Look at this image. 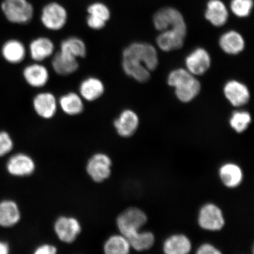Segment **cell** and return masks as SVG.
I'll list each match as a JSON object with an SVG mask.
<instances>
[{"label":"cell","instance_id":"23","mask_svg":"<svg viewBox=\"0 0 254 254\" xmlns=\"http://www.w3.org/2000/svg\"><path fill=\"white\" fill-rule=\"evenodd\" d=\"M191 249V242L184 234L173 235L163 244L164 252L167 254H187Z\"/></svg>","mask_w":254,"mask_h":254},{"label":"cell","instance_id":"13","mask_svg":"<svg viewBox=\"0 0 254 254\" xmlns=\"http://www.w3.org/2000/svg\"><path fill=\"white\" fill-rule=\"evenodd\" d=\"M117 134L122 137L128 138L135 134L139 126V118L134 111L123 110L113 123Z\"/></svg>","mask_w":254,"mask_h":254},{"label":"cell","instance_id":"28","mask_svg":"<svg viewBox=\"0 0 254 254\" xmlns=\"http://www.w3.org/2000/svg\"><path fill=\"white\" fill-rule=\"evenodd\" d=\"M129 241L123 234L110 237L104 245V252L107 254H127L131 250Z\"/></svg>","mask_w":254,"mask_h":254},{"label":"cell","instance_id":"20","mask_svg":"<svg viewBox=\"0 0 254 254\" xmlns=\"http://www.w3.org/2000/svg\"><path fill=\"white\" fill-rule=\"evenodd\" d=\"M59 107L69 116L80 115L84 110V100L75 92H68L59 98Z\"/></svg>","mask_w":254,"mask_h":254},{"label":"cell","instance_id":"15","mask_svg":"<svg viewBox=\"0 0 254 254\" xmlns=\"http://www.w3.org/2000/svg\"><path fill=\"white\" fill-rule=\"evenodd\" d=\"M106 91L104 82L96 77H88L81 82L78 93L87 102H94L103 97Z\"/></svg>","mask_w":254,"mask_h":254},{"label":"cell","instance_id":"14","mask_svg":"<svg viewBox=\"0 0 254 254\" xmlns=\"http://www.w3.org/2000/svg\"><path fill=\"white\" fill-rule=\"evenodd\" d=\"M56 53V46L53 40L47 37H39L31 41L29 54L34 62L42 63L52 57Z\"/></svg>","mask_w":254,"mask_h":254},{"label":"cell","instance_id":"26","mask_svg":"<svg viewBox=\"0 0 254 254\" xmlns=\"http://www.w3.org/2000/svg\"><path fill=\"white\" fill-rule=\"evenodd\" d=\"M186 37L173 30L162 32L157 38L159 48L164 52H171L182 49Z\"/></svg>","mask_w":254,"mask_h":254},{"label":"cell","instance_id":"18","mask_svg":"<svg viewBox=\"0 0 254 254\" xmlns=\"http://www.w3.org/2000/svg\"><path fill=\"white\" fill-rule=\"evenodd\" d=\"M224 92L227 99L234 107L245 106L250 100V93L246 85L236 80L228 82Z\"/></svg>","mask_w":254,"mask_h":254},{"label":"cell","instance_id":"24","mask_svg":"<svg viewBox=\"0 0 254 254\" xmlns=\"http://www.w3.org/2000/svg\"><path fill=\"white\" fill-rule=\"evenodd\" d=\"M220 47L225 53L230 55H236L242 52L245 48V41L240 33L230 31L224 33L221 37Z\"/></svg>","mask_w":254,"mask_h":254},{"label":"cell","instance_id":"6","mask_svg":"<svg viewBox=\"0 0 254 254\" xmlns=\"http://www.w3.org/2000/svg\"><path fill=\"white\" fill-rule=\"evenodd\" d=\"M40 20L48 30L58 31L65 26L68 20L66 9L58 2L46 4L41 11Z\"/></svg>","mask_w":254,"mask_h":254},{"label":"cell","instance_id":"33","mask_svg":"<svg viewBox=\"0 0 254 254\" xmlns=\"http://www.w3.org/2000/svg\"><path fill=\"white\" fill-rule=\"evenodd\" d=\"M14 148L11 136L6 131H0V157L5 156Z\"/></svg>","mask_w":254,"mask_h":254},{"label":"cell","instance_id":"35","mask_svg":"<svg viewBox=\"0 0 254 254\" xmlns=\"http://www.w3.org/2000/svg\"><path fill=\"white\" fill-rule=\"evenodd\" d=\"M221 253L220 251L217 248L208 243L202 244L196 250V254H219Z\"/></svg>","mask_w":254,"mask_h":254},{"label":"cell","instance_id":"21","mask_svg":"<svg viewBox=\"0 0 254 254\" xmlns=\"http://www.w3.org/2000/svg\"><path fill=\"white\" fill-rule=\"evenodd\" d=\"M205 17L214 26H223L228 21V9L221 0H209L206 5Z\"/></svg>","mask_w":254,"mask_h":254},{"label":"cell","instance_id":"17","mask_svg":"<svg viewBox=\"0 0 254 254\" xmlns=\"http://www.w3.org/2000/svg\"><path fill=\"white\" fill-rule=\"evenodd\" d=\"M186 64L189 71L192 75H201L210 67V56L205 50L198 48L187 56Z\"/></svg>","mask_w":254,"mask_h":254},{"label":"cell","instance_id":"22","mask_svg":"<svg viewBox=\"0 0 254 254\" xmlns=\"http://www.w3.org/2000/svg\"><path fill=\"white\" fill-rule=\"evenodd\" d=\"M2 55L6 61L17 64L23 62L27 56V49L24 44L18 40H9L2 48Z\"/></svg>","mask_w":254,"mask_h":254},{"label":"cell","instance_id":"19","mask_svg":"<svg viewBox=\"0 0 254 254\" xmlns=\"http://www.w3.org/2000/svg\"><path fill=\"white\" fill-rule=\"evenodd\" d=\"M21 219L20 208L13 200L0 201V227L11 228L17 225Z\"/></svg>","mask_w":254,"mask_h":254},{"label":"cell","instance_id":"9","mask_svg":"<svg viewBox=\"0 0 254 254\" xmlns=\"http://www.w3.org/2000/svg\"><path fill=\"white\" fill-rule=\"evenodd\" d=\"M33 107L34 112L40 118L52 119L59 108L58 99L52 92L41 91L34 97Z\"/></svg>","mask_w":254,"mask_h":254},{"label":"cell","instance_id":"30","mask_svg":"<svg viewBox=\"0 0 254 254\" xmlns=\"http://www.w3.org/2000/svg\"><path fill=\"white\" fill-rule=\"evenodd\" d=\"M252 116L247 111H236L230 120L231 128L238 133H242L249 128Z\"/></svg>","mask_w":254,"mask_h":254},{"label":"cell","instance_id":"29","mask_svg":"<svg viewBox=\"0 0 254 254\" xmlns=\"http://www.w3.org/2000/svg\"><path fill=\"white\" fill-rule=\"evenodd\" d=\"M130 246L136 252H144L151 249L155 243V236L150 231H139L128 238Z\"/></svg>","mask_w":254,"mask_h":254},{"label":"cell","instance_id":"5","mask_svg":"<svg viewBox=\"0 0 254 254\" xmlns=\"http://www.w3.org/2000/svg\"><path fill=\"white\" fill-rule=\"evenodd\" d=\"M147 221V216L144 211L138 208L131 207L119 215L117 225L120 234L128 238L136 232L140 231Z\"/></svg>","mask_w":254,"mask_h":254},{"label":"cell","instance_id":"31","mask_svg":"<svg viewBox=\"0 0 254 254\" xmlns=\"http://www.w3.org/2000/svg\"><path fill=\"white\" fill-rule=\"evenodd\" d=\"M254 6L253 0H232L230 7L232 12L238 17L249 16Z\"/></svg>","mask_w":254,"mask_h":254},{"label":"cell","instance_id":"34","mask_svg":"<svg viewBox=\"0 0 254 254\" xmlns=\"http://www.w3.org/2000/svg\"><path fill=\"white\" fill-rule=\"evenodd\" d=\"M87 26L93 30H101L106 26L107 22L101 19L88 15L86 19Z\"/></svg>","mask_w":254,"mask_h":254},{"label":"cell","instance_id":"1","mask_svg":"<svg viewBox=\"0 0 254 254\" xmlns=\"http://www.w3.org/2000/svg\"><path fill=\"white\" fill-rule=\"evenodd\" d=\"M158 64L156 50L150 44L134 43L123 52L122 67L128 77L144 83L150 79V71Z\"/></svg>","mask_w":254,"mask_h":254},{"label":"cell","instance_id":"3","mask_svg":"<svg viewBox=\"0 0 254 254\" xmlns=\"http://www.w3.org/2000/svg\"><path fill=\"white\" fill-rule=\"evenodd\" d=\"M153 22L158 31L173 30L186 36V22L182 13L176 9L166 7L160 9L155 14Z\"/></svg>","mask_w":254,"mask_h":254},{"label":"cell","instance_id":"25","mask_svg":"<svg viewBox=\"0 0 254 254\" xmlns=\"http://www.w3.org/2000/svg\"><path fill=\"white\" fill-rule=\"evenodd\" d=\"M219 176L222 183L228 188L239 186L243 180V173L239 166L234 163H227L219 170Z\"/></svg>","mask_w":254,"mask_h":254},{"label":"cell","instance_id":"37","mask_svg":"<svg viewBox=\"0 0 254 254\" xmlns=\"http://www.w3.org/2000/svg\"><path fill=\"white\" fill-rule=\"evenodd\" d=\"M10 251L8 244L5 241H0V254H8Z\"/></svg>","mask_w":254,"mask_h":254},{"label":"cell","instance_id":"7","mask_svg":"<svg viewBox=\"0 0 254 254\" xmlns=\"http://www.w3.org/2000/svg\"><path fill=\"white\" fill-rule=\"evenodd\" d=\"M198 221L199 227L206 231H220L225 225L221 209L212 203L204 205L200 209Z\"/></svg>","mask_w":254,"mask_h":254},{"label":"cell","instance_id":"36","mask_svg":"<svg viewBox=\"0 0 254 254\" xmlns=\"http://www.w3.org/2000/svg\"><path fill=\"white\" fill-rule=\"evenodd\" d=\"M57 252V248L51 244H43L35 250L36 254H55Z\"/></svg>","mask_w":254,"mask_h":254},{"label":"cell","instance_id":"32","mask_svg":"<svg viewBox=\"0 0 254 254\" xmlns=\"http://www.w3.org/2000/svg\"><path fill=\"white\" fill-rule=\"evenodd\" d=\"M88 15L101 19L107 23L111 17V11L108 6L104 3L96 2L90 4L87 8Z\"/></svg>","mask_w":254,"mask_h":254},{"label":"cell","instance_id":"27","mask_svg":"<svg viewBox=\"0 0 254 254\" xmlns=\"http://www.w3.org/2000/svg\"><path fill=\"white\" fill-rule=\"evenodd\" d=\"M60 51L77 59H84L87 56V47L80 38L71 36L62 41Z\"/></svg>","mask_w":254,"mask_h":254},{"label":"cell","instance_id":"4","mask_svg":"<svg viewBox=\"0 0 254 254\" xmlns=\"http://www.w3.org/2000/svg\"><path fill=\"white\" fill-rule=\"evenodd\" d=\"M1 9L6 18L14 24H28L34 17L33 6L27 0H4Z\"/></svg>","mask_w":254,"mask_h":254},{"label":"cell","instance_id":"16","mask_svg":"<svg viewBox=\"0 0 254 254\" xmlns=\"http://www.w3.org/2000/svg\"><path fill=\"white\" fill-rule=\"evenodd\" d=\"M52 66L57 75L68 76L77 71L79 64L78 59L59 50L52 56Z\"/></svg>","mask_w":254,"mask_h":254},{"label":"cell","instance_id":"2","mask_svg":"<svg viewBox=\"0 0 254 254\" xmlns=\"http://www.w3.org/2000/svg\"><path fill=\"white\" fill-rule=\"evenodd\" d=\"M168 84L175 88V93L183 103H189L201 91V84L191 73L182 68L175 69L168 77Z\"/></svg>","mask_w":254,"mask_h":254},{"label":"cell","instance_id":"11","mask_svg":"<svg viewBox=\"0 0 254 254\" xmlns=\"http://www.w3.org/2000/svg\"><path fill=\"white\" fill-rule=\"evenodd\" d=\"M6 170L12 176L28 177L34 173L36 170V164L30 155L18 153L8 159L6 163Z\"/></svg>","mask_w":254,"mask_h":254},{"label":"cell","instance_id":"10","mask_svg":"<svg viewBox=\"0 0 254 254\" xmlns=\"http://www.w3.org/2000/svg\"><path fill=\"white\" fill-rule=\"evenodd\" d=\"M54 229L62 242L71 244L77 239L81 231V225L77 218L62 216L56 221Z\"/></svg>","mask_w":254,"mask_h":254},{"label":"cell","instance_id":"8","mask_svg":"<svg viewBox=\"0 0 254 254\" xmlns=\"http://www.w3.org/2000/svg\"><path fill=\"white\" fill-rule=\"evenodd\" d=\"M112 161L109 155L104 153H97L88 161L86 166L87 173L95 183L104 182L111 174Z\"/></svg>","mask_w":254,"mask_h":254},{"label":"cell","instance_id":"12","mask_svg":"<svg viewBox=\"0 0 254 254\" xmlns=\"http://www.w3.org/2000/svg\"><path fill=\"white\" fill-rule=\"evenodd\" d=\"M23 75L28 85L33 88L39 89L45 87L48 84L50 75L49 69L42 63L34 62L25 66Z\"/></svg>","mask_w":254,"mask_h":254}]
</instances>
